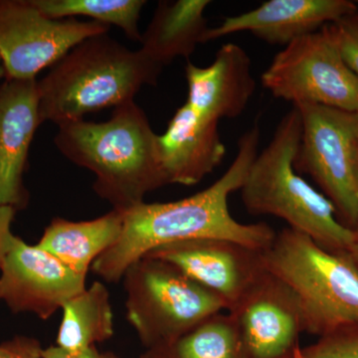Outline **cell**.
Returning <instances> with one entry per match:
<instances>
[{"label": "cell", "mask_w": 358, "mask_h": 358, "mask_svg": "<svg viewBox=\"0 0 358 358\" xmlns=\"http://www.w3.org/2000/svg\"><path fill=\"white\" fill-rule=\"evenodd\" d=\"M260 134L255 122L242 134L232 164L206 189L178 201L143 202L124 211L121 236L94 262V272L105 281H120L129 266L152 250L187 240L217 238L267 249L275 230L267 223H240L228 207V199L241 189L258 155Z\"/></svg>", "instance_id": "6da1fadb"}, {"label": "cell", "mask_w": 358, "mask_h": 358, "mask_svg": "<svg viewBox=\"0 0 358 358\" xmlns=\"http://www.w3.org/2000/svg\"><path fill=\"white\" fill-rule=\"evenodd\" d=\"M56 147L77 166L96 176L93 188L113 209L128 211L147 193L166 185L160 167L157 136L134 101L115 108L101 122L60 124Z\"/></svg>", "instance_id": "7a4b0ae2"}, {"label": "cell", "mask_w": 358, "mask_h": 358, "mask_svg": "<svg viewBox=\"0 0 358 358\" xmlns=\"http://www.w3.org/2000/svg\"><path fill=\"white\" fill-rule=\"evenodd\" d=\"M162 70L141 49L131 50L108 33L84 40L37 81L42 124L60 126L131 102L143 86L157 83Z\"/></svg>", "instance_id": "3957f363"}, {"label": "cell", "mask_w": 358, "mask_h": 358, "mask_svg": "<svg viewBox=\"0 0 358 358\" xmlns=\"http://www.w3.org/2000/svg\"><path fill=\"white\" fill-rule=\"evenodd\" d=\"M301 120L296 107L282 117L272 140L257 155L241 187L245 208L253 215L275 216L312 238L322 248L345 252L353 230L336 217L331 202L294 169Z\"/></svg>", "instance_id": "277c9868"}, {"label": "cell", "mask_w": 358, "mask_h": 358, "mask_svg": "<svg viewBox=\"0 0 358 358\" xmlns=\"http://www.w3.org/2000/svg\"><path fill=\"white\" fill-rule=\"evenodd\" d=\"M263 258L268 272L296 294L306 333L320 336L358 322V268L348 252L329 251L287 227L275 233Z\"/></svg>", "instance_id": "5b68a950"}, {"label": "cell", "mask_w": 358, "mask_h": 358, "mask_svg": "<svg viewBox=\"0 0 358 358\" xmlns=\"http://www.w3.org/2000/svg\"><path fill=\"white\" fill-rule=\"evenodd\" d=\"M127 319L145 350L169 345L226 310L215 294L171 264L143 257L124 274Z\"/></svg>", "instance_id": "8992f818"}, {"label": "cell", "mask_w": 358, "mask_h": 358, "mask_svg": "<svg viewBox=\"0 0 358 358\" xmlns=\"http://www.w3.org/2000/svg\"><path fill=\"white\" fill-rule=\"evenodd\" d=\"M294 107L301 120L294 169L313 179L334 205L338 220L355 229L358 223V113L310 103Z\"/></svg>", "instance_id": "52a82bcc"}, {"label": "cell", "mask_w": 358, "mask_h": 358, "mask_svg": "<svg viewBox=\"0 0 358 358\" xmlns=\"http://www.w3.org/2000/svg\"><path fill=\"white\" fill-rule=\"evenodd\" d=\"M275 98L358 113V79L346 65L329 24L284 47L261 76Z\"/></svg>", "instance_id": "ba28073f"}, {"label": "cell", "mask_w": 358, "mask_h": 358, "mask_svg": "<svg viewBox=\"0 0 358 358\" xmlns=\"http://www.w3.org/2000/svg\"><path fill=\"white\" fill-rule=\"evenodd\" d=\"M109 30L96 21L48 17L31 0H0V60L6 79H35L84 40Z\"/></svg>", "instance_id": "9c48e42d"}, {"label": "cell", "mask_w": 358, "mask_h": 358, "mask_svg": "<svg viewBox=\"0 0 358 358\" xmlns=\"http://www.w3.org/2000/svg\"><path fill=\"white\" fill-rule=\"evenodd\" d=\"M145 257L171 264L217 296L227 312L267 273L262 250L217 238L164 245Z\"/></svg>", "instance_id": "30bf717a"}, {"label": "cell", "mask_w": 358, "mask_h": 358, "mask_svg": "<svg viewBox=\"0 0 358 358\" xmlns=\"http://www.w3.org/2000/svg\"><path fill=\"white\" fill-rule=\"evenodd\" d=\"M248 358H296L305 320L296 294L270 272L230 312Z\"/></svg>", "instance_id": "8fae6325"}, {"label": "cell", "mask_w": 358, "mask_h": 358, "mask_svg": "<svg viewBox=\"0 0 358 358\" xmlns=\"http://www.w3.org/2000/svg\"><path fill=\"white\" fill-rule=\"evenodd\" d=\"M0 271V300L13 313H33L42 320L86 289V278L20 237L14 239Z\"/></svg>", "instance_id": "7c38bea8"}, {"label": "cell", "mask_w": 358, "mask_h": 358, "mask_svg": "<svg viewBox=\"0 0 358 358\" xmlns=\"http://www.w3.org/2000/svg\"><path fill=\"white\" fill-rule=\"evenodd\" d=\"M358 9L350 0H268L260 6L226 17L208 28L204 43L238 32H250L271 45H287L322 29Z\"/></svg>", "instance_id": "4fadbf2b"}, {"label": "cell", "mask_w": 358, "mask_h": 358, "mask_svg": "<svg viewBox=\"0 0 358 358\" xmlns=\"http://www.w3.org/2000/svg\"><path fill=\"white\" fill-rule=\"evenodd\" d=\"M41 124L36 79H6L0 86V204L15 209L26 204L23 173Z\"/></svg>", "instance_id": "5bb4252c"}, {"label": "cell", "mask_w": 358, "mask_h": 358, "mask_svg": "<svg viewBox=\"0 0 358 358\" xmlns=\"http://www.w3.org/2000/svg\"><path fill=\"white\" fill-rule=\"evenodd\" d=\"M218 122L181 106L164 134L157 136V150L166 185H194L221 164L226 148Z\"/></svg>", "instance_id": "9a60e30c"}, {"label": "cell", "mask_w": 358, "mask_h": 358, "mask_svg": "<svg viewBox=\"0 0 358 358\" xmlns=\"http://www.w3.org/2000/svg\"><path fill=\"white\" fill-rule=\"evenodd\" d=\"M187 103L205 117L219 122L234 119L246 110L256 89L251 59L239 45H223L207 67L188 62Z\"/></svg>", "instance_id": "2e32d148"}, {"label": "cell", "mask_w": 358, "mask_h": 358, "mask_svg": "<svg viewBox=\"0 0 358 358\" xmlns=\"http://www.w3.org/2000/svg\"><path fill=\"white\" fill-rule=\"evenodd\" d=\"M124 218V211L117 209L93 220L80 222L55 218L36 245L73 272L86 278L96 259L119 240Z\"/></svg>", "instance_id": "e0dca14e"}, {"label": "cell", "mask_w": 358, "mask_h": 358, "mask_svg": "<svg viewBox=\"0 0 358 358\" xmlns=\"http://www.w3.org/2000/svg\"><path fill=\"white\" fill-rule=\"evenodd\" d=\"M210 3L209 0L159 2L141 35V50L162 68L174 59H188L197 45L204 43L209 28L204 11Z\"/></svg>", "instance_id": "ac0fdd59"}, {"label": "cell", "mask_w": 358, "mask_h": 358, "mask_svg": "<svg viewBox=\"0 0 358 358\" xmlns=\"http://www.w3.org/2000/svg\"><path fill=\"white\" fill-rule=\"evenodd\" d=\"M56 345L80 352L114 336V313L107 287L100 282L78 294L63 306Z\"/></svg>", "instance_id": "d6986e66"}, {"label": "cell", "mask_w": 358, "mask_h": 358, "mask_svg": "<svg viewBox=\"0 0 358 358\" xmlns=\"http://www.w3.org/2000/svg\"><path fill=\"white\" fill-rule=\"evenodd\" d=\"M141 358H248L229 313H218L169 345L145 350Z\"/></svg>", "instance_id": "ffe728a7"}, {"label": "cell", "mask_w": 358, "mask_h": 358, "mask_svg": "<svg viewBox=\"0 0 358 358\" xmlns=\"http://www.w3.org/2000/svg\"><path fill=\"white\" fill-rule=\"evenodd\" d=\"M33 6L54 20L87 16L103 25L121 28L129 39L141 41L138 20L143 0H31Z\"/></svg>", "instance_id": "44dd1931"}, {"label": "cell", "mask_w": 358, "mask_h": 358, "mask_svg": "<svg viewBox=\"0 0 358 358\" xmlns=\"http://www.w3.org/2000/svg\"><path fill=\"white\" fill-rule=\"evenodd\" d=\"M296 358H358V322L319 336L317 343L301 348Z\"/></svg>", "instance_id": "7402d4cb"}, {"label": "cell", "mask_w": 358, "mask_h": 358, "mask_svg": "<svg viewBox=\"0 0 358 358\" xmlns=\"http://www.w3.org/2000/svg\"><path fill=\"white\" fill-rule=\"evenodd\" d=\"M343 60L358 79V9L329 24Z\"/></svg>", "instance_id": "603a6c76"}, {"label": "cell", "mask_w": 358, "mask_h": 358, "mask_svg": "<svg viewBox=\"0 0 358 358\" xmlns=\"http://www.w3.org/2000/svg\"><path fill=\"white\" fill-rule=\"evenodd\" d=\"M43 348L37 339L16 336L0 345V358H42Z\"/></svg>", "instance_id": "cb8c5ba5"}, {"label": "cell", "mask_w": 358, "mask_h": 358, "mask_svg": "<svg viewBox=\"0 0 358 358\" xmlns=\"http://www.w3.org/2000/svg\"><path fill=\"white\" fill-rule=\"evenodd\" d=\"M16 209L9 205L0 204V267L4 259L13 248L14 236L10 231Z\"/></svg>", "instance_id": "d4e9b609"}, {"label": "cell", "mask_w": 358, "mask_h": 358, "mask_svg": "<svg viewBox=\"0 0 358 358\" xmlns=\"http://www.w3.org/2000/svg\"><path fill=\"white\" fill-rule=\"evenodd\" d=\"M42 358H119L113 352H101L96 346L80 350V352H67L57 345L43 348Z\"/></svg>", "instance_id": "484cf974"}, {"label": "cell", "mask_w": 358, "mask_h": 358, "mask_svg": "<svg viewBox=\"0 0 358 358\" xmlns=\"http://www.w3.org/2000/svg\"><path fill=\"white\" fill-rule=\"evenodd\" d=\"M353 230V241L352 246L348 249V255H350V258H352V262L355 264L357 268H358V223L357 225L355 226V229Z\"/></svg>", "instance_id": "4316f807"}, {"label": "cell", "mask_w": 358, "mask_h": 358, "mask_svg": "<svg viewBox=\"0 0 358 358\" xmlns=\"http://www.w3.org/2000/svg\"><path fill=\"white\" fill-rule=\"evenodd\" d=\"M6 76V70H4L3 65H2L1 60H0V79L2 77Z\"/></svg>", "instance_id": "83f0119b"}, {"label": "cell", "mask_w": 358, "mask_h": 358, "mask_svg": "<svg viewBox=\"0 0 358 358\" xmlns=\"http://www.w3.org/2000/svg\"><path fill=\"white\" fill-rule=\"evenodd\" d=\"M357 178H358V154H357Z\"/></svg>", "instance_id": "f1b7e54d"}, {"label": "cell", "mask_w": 358, "mask_h": 358, "mask_svg": "<svg viewBox=\"0 0 358 358\" xmlns=\"http://www.w3.org/2000/svg\"><path fill=\"white\" fill-rule=\"evenodd\" d=\"M357 6H358V1L357 2Z\"/></svg>", "instance_id": "f546056e"}]
</instances>
